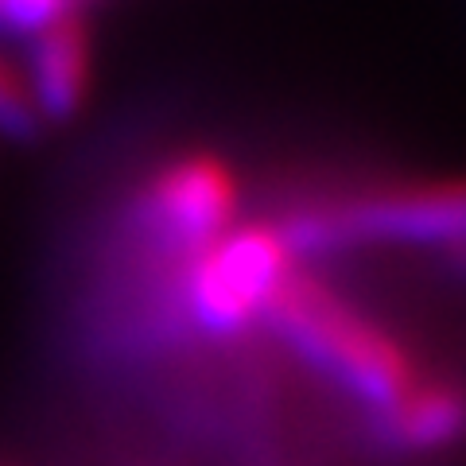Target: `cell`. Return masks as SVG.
<instances>
[{
  "label": "cell",
  "mask_w": 466,
  "mask_h": 466,
  "mask_svg": "<svg viewBox=\"0 0 466 466\" xmlns=\"http://www.w3.org/2000/svg\"><path fill=\"white\" fill-rule=\"evenodd\" d=\"M265 319L315 370L330 373L346 392L381 412H389L416 385L408 350L385 327L350 308L339 291L299 268L288 276Z\"/></svg>",
  "instance_id": "1"
},
{
  "label": "cell",
  "mask_w": 466,
  "mask_h": 466,
  "mask_svg": "<svg viewBox=\"0 0 466 466\" xmlns=\"http://www.w3.org/2000/svg\"><path fill=\"white\" fill-rule=\"evenodd\" d=\"M296 272V249L280 222L233 226L207 249L191 253L187 265V311L214 334H238L265 319Z\"/></svg>",
  "instance_id": "2"
},
{
  "label": "cell",
  "mask_w": 466,
  "mask_h": 466,
  "mask_svg": "<svg viewBox=\"0 0 466 466\" xmlns=\"http://www.w3.org/2000/svg\"><path fill=\"white\" fill-rule=\"evenodd\" d=\"M291 249H330L342 241H420L466 249V179L397 187L366 198H350L342 207L303 210L280 222Z\"/></svg>",
  "instance_id": "3"
},
{
  "label": "cell",
  "mask_w": 466,
  "mask_h": 466,
  "mask_svg": "<svg viewBox=\"0 0 466 466\" xmlns=\"http://www.w3.org/2000/svg\"><path fill=\"white\" fill-rule=\"evenodd\" d=\"M148 218L164 238L187 245L191 253L207 249L238 218V175L222 156L195 152L171 159L148 187Z\"/></svg>",
  "instance_id": "4"
},
{
  "label": "cell",
  "mask_w": 466,
  "mask_h": 466,
  "mask_svg": "<svg viewBox=\"0 0 466 466\" xmlns=\"http://www.w3.org/2000/svg\"><path fill=\"white\" fill-rule=\"evenodd\" d=\"M90 75H94V43L82 12H70V16L55 20L32 35V63H27L24 78L32 86L39 116L75 113L86 101V94H90Z\"/></svg>",
  "instance_id": "5"
},
{
  "label": "cell",
  "mask_w": 466,
  "mask_h": 466,
  "mask_svg": "<svg viewBox=\"0 0 466 466\" xmlns=\"http://www.w3.org/2000/svg\"><path fill=\"white\" fill-rule=\"evenodd\" d=\"M389 435L408 451H431L466 431V392L455 385H412L385 412Z\"/></svg>",
  "instance_id": "6"
},
{
  "label": "cell",
  "mask_w": 466,
  "mask_h": 466,
  "mask_svg": "<svg viewBox=\"0 0 466 466\" xmlns=\"http://www.w3.org/2000/svg\"><path fill=\"white\" fill-rule=\"evenodd\" d=\"M39 121L32 86H27L24 70H16L0 55V128H12V133H24Z\"/></svg>",
  "instance_id": "7"
}]
</instances>
